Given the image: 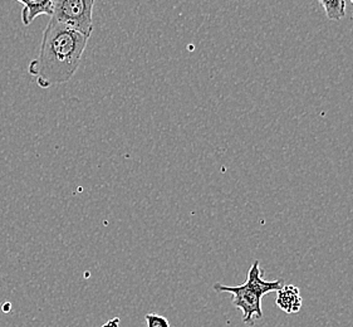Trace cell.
<instances>
[{
    "label": "cell",
    "mask_w": 353,
    "mask_h": 327,
    "mask_svg": "<svg viewBox=\"0 0 353 327\" xmlns=\"http://www.w3.org/2000/svg\"><path fill=\"white\" fill-rule=\"evenodd\" d=\"M87 37L50 18L43 32L39 54L28 71L42 88L68 82L79 67L88 43Z\"/></svg>",
    "instance_id": "cell-1"
},
{
    "label": "cell",
    "mask_w": 353,
    "mask_h": 327,
    "mask_svg": "<svg viewBox=\"0 0 353 327\" xmlns=\"http://www.w3.org/2000/svg\"><path fill=\"white\" fill-rule=\"evenodd\" d=\"M96 0H53L50 18L90 38L93 32V7Z\"/></svg>",
    "instance_id": "cell-2"
},
{
    "label": "cell",
    "mask_w": 353,
    "mask_h": 327,
    "mask_svg": "<svg viewBox=\"0 0 353 327\" xmlns=\"http://www.w3.org/2000/svg\"><path fill=\"white\" fill-rule=\"evenodd\" d=\"M214 290L233 295V304L243 313V321L249 326L254 325V319L263 317L261 297L245 284L241 286H224L216 284Z\"/></svg>",
    "instance_id": "cell-3"
},
{
    "label": "cell",
    "mask_w": 353,
    "mask_h": 327,
    "mask_svg": "<svg viewBox=\"0 0 353 327\" xmlns=\"http://www.w3.org/2000/svg\"><path fill=\"white\" fill-rule=\"evenodd\" d=\"M263 270L259 266V261H255L253 266L249 268L248 272V278L245 285L253 290L255 293H258L261 297H263L264 295H267L269 292H278L282 290L283 287L285 286L283 279H276V281H265L263 278Z\"/></svg>",
    "instance_id": "cell-4"
},
{
    "label": "cell",
    "mask_w": 353,
    "mask_h": 327,
    "mask_svg": "<svg viewBox=\"0 0 353 327\" xmlns=\"http://www.w3.org/2000/svg\"><path fill=\"white\" fill-rule=\"evenodd\" d=\"M276 306L287 313H297L302 308L303 299L296 286H284L276 296Z\"/></svg>",
    "instance_id": "cell-5"
},
{
    "label": "cell",
    "mask_w": 353,
    "mask_h": 327,
    "mask_svg": "<svg viewBox=\"0 0 353 327\" xmlns=\"http://www.w3.org/2000/svg\"><path fill=\"white\" fill-rule=\"evenodd\" d=\"M24 7L21 10V21L29 26L39 15H52L53 1L50 0H18Z\"/></svg>",
    "instance_id": "cell-6"
},
{
    "label": "cell",
    "mask_w": 353,
    "mask_h": 327,
    "mask_svg": "<svg viewBox=\"0 0 353 327\" xmlns=\"http://www.w3.org/2000/svg\"><path fill=\"white\" fill-rule=\"evenodd\" d=\"M325 9V15L331 21H341L346 15L345 0H318Z\"/></svg>",
    "instance_id": "cell-7"
},
{
    "label": "cell",
    "mask_w": 353,
    "mask_h": 327,
    "mask_svg": "<svg viewBox=\"0 0 353 327\" xmlns=\"http://www.w3.org/2000/svg\"><path fill=\"white\" fill-rule=\"evenodd\" d=\"M145 321L148 327H170L168 319L157 313H148L145 316Z\"/></svg>",
    "instance_id": "cell-8"
},
{
    "label": "cell",
    "mask_w": 353,
    "mask_h": 327,
    "mask_svg": "<svg viewBox=\"0 0 353 327\" xmlns=\"http://www.w3.org/2000/svg\"><path fill=\"white\" fill-rule=\"evenodd\" d=\"M351 3H352V4H353V0H351Z\"/></svg>",
    "instance_id": "cell-9"
}]
</instances>
